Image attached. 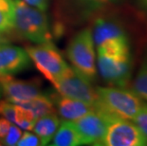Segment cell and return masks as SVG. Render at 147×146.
Masks as SVG:
<instances>
[{"label": "cell", "mask_w": 147, "mask_h": 146, "mask_svg": "<svg viewBox=\"0 0 147 146\" xmlns=\"http://www.w3.org/2000/svg\"><path fill=\"white\" fill-rule=\"evenodd\" d=\"M95 110L109 120L121 118L133 120L145 102L132 89L117 86H98Z\"/></svg>", "instance_id": "cell-1"}, {"label": "cell", "mask_w": 147, "mask_h": 146, "mask_svg": "<svg viewBox=\"0 0 147 146\" xmlns=\"http://www.w3.org/2000/svg\"><path fill=\"white\" fill-rule=\"evenodd\" d=\"M14 1L13 30L34 44L51 42L52 33L45 11L28 5L23 0Z\"/></svg>", "instance_id": "cell-2"}, {"label": "cell", "mask_w": 147, "mask_h": 146, "mask_svg": "<svg viewBox=\"0 0 147 146\" xmlns=\"http://www.w3.org/2000/svg\"><path fill=\"white\" fill-rule=\"evenodd\" d=\"M91 30L97 54L121 55L131 53L129 36L119 21L112 18L97 16Z\"/></svg>", "instance_id": "cell-3"}, {"label": "cell", "mask_w": 147, "mask_h": 146, "mask_svg": "<svg viewBox=\"0 0 147 146\" xmlns=\"http://www.w3.org/2000/svg\"><path fill=\"white\" fill-rule=\"evenodd\" d=\"M67 55L72 67L81 75L89 82H93L96 79V52L92 30L90 28H86L76 33L68 44Z\"/></svg>", "instance_id": "cell-4"}, {"label": "cell", "mask_w": 147, "mask_h": 146, "mask_svg": "<svg viewBox=\"0 0 147 146\" xmlns=\"http://www.w3.org/2000/svg\"><path fill=\"white\" fill-rule=\"evenodd\" d=\"M26 51L37 70L52 85L68 67L51 42L27 46Z\"/></svg>", "instance_id": "cell-5"}, {"label": "cell", "mask_w": 147, "mask_h": 146, "mask_svg": "<svg viewBox=\"0 0 147 146\" xmlns=\"http://www.w3.org/2000/svg\"><path fill=\"white\" fill-rule=\"evenodd\" d=\"M97 67L100 75L110 86L127 87L133 70L131 53L121 55L97 54Z\"/></svg>", "instance_id": "cell-6"}, {"label": "cell", "mask_w": 147, "mask_h": 146, "mask_svg": "<svg viewBox=\"0 0 147 146\" xmlns=\"http://www.w3.org/2000/svg\"><path fill=\"white\" fill-rule=\"evenodd\" d=\"M53 85L59 94L65 97L76 99L93 105L98 100L96 88L92 86L91 82L72 67L68 66Z\"/></svg>", "instance_id": "cell-7"}, {"label": "cell", "mask_w": 147, "mask_h": 146, "mask_svg": "<svg viewBox=\"0 0 147 146\" xmlns=\"http://www.w3.org/2000/svg\"><path fill=\"white\" fill-rule=\"evenodd\" d=\"M101 145L147 146V141L133 120L116 118L109 120Z\"/></svg>", "instance_id": "cell-8"}, {"label": "cell", "mask_w": 147, "mask_h": 146, "mask_svg": "<svg viewBox=\"0 0 147 146\" xmlns=\"http://www.w3.org/2000/svg\"><path fill=\"white\" fill-rule=\"evenodd\" d=\"M0 85L3 95L12 104L29 101L42 94L41 82L39 79L18 80L12 75H0Z\"/></svg>", "instance_id": "cell-9"}, {"label": "cell", "mask_w": 147, "mask_h": 146, "mask_svg": "<svg viewBox=\"0 0 147 146\" xmlns=\"http://www.w3.org/2000/svg\"><path fill=\"white\" fill-rule=\"evenodd\" d=\"M109 120L108 118L96 110L74 120L82 145H101Z\"/></svg>", "instance_id": "cell-10"}, {"label": "cell", "mask_w": 147, "mask_h": 146, "mask_svg": "<svg viewBox=\"0 0 147 146\" xmlns=\"http://www.w3.org/2000/svg\"><path fill=\"white\" fill-rule=\"evenodd\" d=\"M30 61L26 49L0 43V75H13L26 70Z\"/></svg>", "instance_id": "cell-11"}, {"label": "cell", "mask_w": 147, "mask_h": 146, "mask_svg": "<svg viewBox=\"0 0 147 146\" xmlns=\"http://www.w3.org/2000/svg\"><path fill=\"white\" fill-rule=\"evenodd\" d=\"M118 0H65V10L74 20H86L105 11Z\"/></svg>", "instance_id": "cell-12"}, {"label": "cell", "mask_w": 147, "mask_h": 146, "mask_svg": "<svg viewBox=\"0 0 147 146\" xmlns=\"http://www.w3.org/2000/svg\"><path fill=\"white\" fill-rule=\"evenodd\" d=\"M51 99L56 110L64 120L74 122L84 115L88 114L95 110V106L88 102L71 99L58 94H51Z\"/></svg>", "instance_id": "cell-13"}, {"label": "cell", "mask_w": 147, "mask_h": 146, "mask_svg": "<svg viewBox=\"0 0 147 146\" xmlns=\"http://www.w3.org/2000/svg\"><path fill=\"white\" fill-rule=\"evenodd\" d=\"M60 125V120L55 113H49L35 120L32 131L41 141V145H48Z\"/></svg>", "instance_id": "cell-14"}, {"label": "cell", "mask_w": 147, "mask_h": 146, "mask_svg": "<svg viewBox=\"0 0 147 146\" xmlns=\"http://www.w3.org/2000/svg\"><path fill=\"white\" fill-rule=\"evenodd\" d=\"M51 145L53 146H78L82 145L79 132L73 122L64 120L51 139Z\"/></svg>", "instance_id": "cell-15"}, {"label": "cell", "mask_w": 147, "mask_h": 146, "mask_svg": "<svg viewBox=\"0 0 147 146\" xmlns=\"http://www.w3.org/2000/svg\"><path fill=\"white\" fill-rule=\"evenodd\" d=\"M17 104L30 110L35 120L42 116H45L47 114L55 113V106L51 97L43 94Z\"/></svg>", "instance_id": "cell-16"}, {"label": "cell", "mask_w": 147, "mask_h": 146, "mask_svg": "<svg viewBox=\"0 0 147 146\" xmlns=\"http://www.w3.org/2000/svg\"><path fill=\"white\" fill-rule=\"evenodd\" d=\"M136 94L147 102V46L143 52L140 67L137 71L135 79L132 82V88Z\"/></svg>", "instance_id": "cell-17"}, {"label": "cell", "mask_w": 147, "mask_h": 146, "mask_svg": "<svg viewBox=\"0 0 147 146\" xmlns=\"http://www.w3.org/2000/svg\"><path fill=\"white\" fill-rule=\"evenodd\" d=\"M14 1L0 0V34L9 33L13 30Z\"/></svg>", "instance_id": "cell-18"}, {"label": "cell", "mask_w": 147, "mask_h": 146, "mask_svg": "<svg viewBox=\"0 0 147 146\" xmlns=\"http://www.w3.org/2000/svg\"><path fill=\"white\" fill-rule=\"evenodd\" d=\"M35 122L32 113L26 108L15 104V115H14V123L20 128L30 131L32 129L33 123Z\"/></svg>", "instance_id": "cell-19"}, {"label": "cell", "mask_w": 147, "mask_h": 146, "mask_svg": "<svg viewBox=\"0 0 147 146\" xmlns=\"http://www.w3.org/2000/svg\"><path fill=\"white\" fill-rule=\"evenodd\" d=\"M134 123L138 126L140 131L142 132L143 137L147 141V104L145 102L143 106L140 108V111L133 119Z\"/></svg>", "instance_id": "cell-20"}, {"label": "cell", "mask_w": 147, "mask_h": 146, "mask_svg": "<svg viewBox=\"0 0 147 146\" xmlns=\"http://www.w3.org/2000/svg\"><path fill=\"white\" fill-rule=\"evenodd\" d=\"M21 136H22V130L20 127L17 126L16 124L11 123L10 126V130H9L8 134L4 139L3 145H7V146L16 145L17 141L21 138Z\"/></svg>", "instance_id": "cell-21"}, {"label": "cell", "mask_w": 147, "mask_h": 146, "mask_svg": "<svg viewBox=\"0 0 147 146\" xmlns=\"http://www.w3.org/2000/svg\"><path fill=\"white\" fill-rule=\"evenodd\" d=\"M0 115H2L11 123H14L15 104L7 100L0 101Z\"/></svg>", "instance_id": "cell-22"}, {"label": "cell", "mask_w": 147, "mask_h": 146, "mask_svg": "<svg viewBox=\"0 0 147 146\" xmlns=\"http://www.w3.org/2000/svg\"><path fill=\"white\" fill-rule=\"evenodd\" d=\"M16 145L18 146H38L41 145L39 138L36 134H32L29 131L22 133L21 138L17 141Z\"/></svg>", "instance_id": "cell-23"}, {"label": "cell", "mask_w": 147, "mask_h": 146, "mask_svg": "<svg viewBox=\"0 0 147 146\" xmlns=\"http://www.w3.org/2000/svg\"><path fill=\"white\" fill-rule=\"evenodd\" d=\"M11 124V123L5 118H0V145L4 143V139L10 130Z\"/></svg>", "instance_id": "cell-24"}, {"label": "cell", "mask_w": 147, "mask_h": 146, "mask_svg": "<svg viewBox=\"0 0 147 146\" xmlns=\"http://www.w3.org/2000/svg\"><path fill=\"white\" fill-rule=\"evenodd\" d=\"M23 1L26 2L28 5L43 11H46L49 8V0H23Z\"/></svg>", "instance_id": "cell-25"}, {"label": "cell", "mask_w": 147, "mask_h": 146, "mask_svg": "<svg viewBox=\"0 0 147 146\" xmlns=\"http://www.w3.org/2000/svg\"><path fill=\"white\" fill-rule=\"evenodd\" d=\"M139 8L143 11V13L147 15V0H137Z\"/></svg>", "instance_id": "cell-26"}, {"label": "cell", "mask_w": 147, "mask_h": 146, "mask_svg": "<svg viewBox=\"0 0 147 146\" xmlns=\"http://www.w3.org/2000/svg\"><path fill=\"white\" fill-rule=\"evenodd\" d=\"M4 41H5V39L3 38V35L0 34V43H4Z\"/></svg>", "instance_id": "cell-27"}, {"label": "cell", "mask_w": 147, "mask_h": 146, "mask_svg": "<svg viewBox=\"0 0 147 146\" xmlns=\"http://www.w3.org/2000/svg\"><path fill=\"white\" fill-rule=\"evenodd\" d=\"M3 95V92H2V87H1V85H0V98L2 97Z\"/></svg>", "instance_id": "cell-28"}]
</instances>
